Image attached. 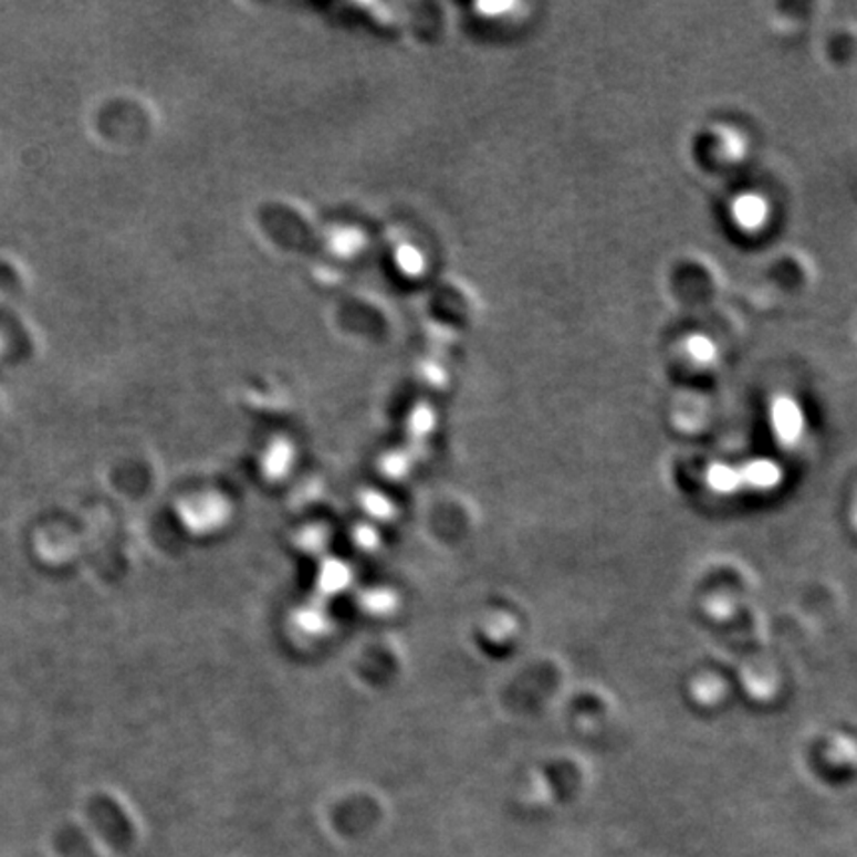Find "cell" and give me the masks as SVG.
Here are the masks:
<instances>
[{"label":"cell","instance_id":"cell-2","mask_svg":"<svg viewBox=\"0 0 857 857\" xmlns=\"http://www.w3.org/2000/svg\"><path fill=\"white\" fill-rule=\"evenodd\" d=\"M691 347H693L694 356L704 357L711 354V346H709L704 339H694Z\"/></svg>","mask_w":857,"mask_h":857},{"label":"cell","instance_id":"cell-1","mask_svg":"<svg viewBox=\"0 0 857 857\" xmlns=\"http://www.w3.org/2000/svg\"><path fill=\"white\" fill-rule=\"evenodd\" d=\"M736 215H739L746 224H756V222L761 221L762 215H764V205H762L759 199L746 197V199H742V201L739 202Z\"/></svg>","mask_w":857,"mask_h":857}]
</instances>
